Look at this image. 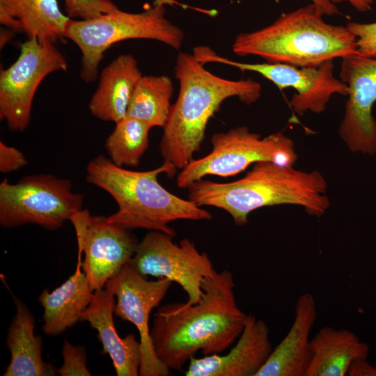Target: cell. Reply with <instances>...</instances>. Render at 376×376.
<instances>
[{
    "instance_id": "484cf974",
    "label": "cell",
    "mask_w": 376,
    "mask_h": 376,
    "mask_svg": "<svg viewBox=\"0 0 376 376\" xmlns=\"http://www.w3.org/2000/svg\"><path fill=\"white\" fill-rule=\"evenodd\" d=\"M63 364L56 372L61 376H90L85 349L65 340L62 347Z\"/></svg>"
},
{
    "instance_id": "5bb4252c",
    "label": "cell",
    "mask_w": 376,
    "mask_h": 376,
    "mask_svg": "<svg viewBox=\"0 0 376 376\" xmlns=\"http://www.w3.org/2000/svg\"><path fill=\"white\" fill-rule=\"evenodd\" d=\"M340 79L347 86L338 134L353 152L376 155V58L353 54L343 57Z\"/></svg>"
},
{
    "instance_id": "8fae6325",
    "label": "cell",
    "mask_w": 376,
    "mask_h": 376,
    "mask_svg": "<svg viewBox=\"0 0 376 376\" xmlns=\"http://www.w3.org/2000/svg\"><path fill=\"white\" fill-rule=\"evenodd\" d=\"M128 264L145 277L175 282L186 292L189 304L199 301L204 279L215 271L207 253L198 251L191 240L176 244L172 236L158 230H150L138 243Z\"/></svg>"
},
{
    "instance_id": "2e32d148",
    "label": "cell",
    "mask_w": 376,
    "mask_h": 376,
    "mask_svg": "<svg viewBox=\"0 0 376 376\" xmlns=\"http://www.w3.org/2000/svg\"><path fill=\"white\" fill-rule=\"evenodd\" d=\"M317 313L314 297L309 293L299 295L288 332L256 376H307L311 357L310 334Z\"/></svg>"
},
{
    "instance_id": "f546056e",
    "label": "cell",
    "mask_w": 376,
    "mask_h": 376,
    "mask_svg": "<svg viewBox=\"0 0 376 376\" xmlns=\"http://www.w3.org/2000/svg\"><path fill=\"white\" fill-rule=\"evenodd\" d=\"M334 4L349 3L355 10L361 13L369 11L375 0H329Z\"/></svg>"
},
{
    "instance_id": "30bf717a",
    "label": "cell",
    "mask_w": 376,
    "mask_h": 376,
    "mask_svg": "<svg viewBox=\"0 0 376 376\" xmlns=\"http://www.w3.org/2000/svg\"><path fill=\"white\" fill-rule=\"evenodd\" d=\"M67 61L55 43L36 38L20 45L19 55L0 72V118L14 131L29 125L34 96L43 79L52 72L65 71Z\"/></svg>"
},
{
    "instance_id": "ba28073f",
    "label": "cell",
    "mask_w": 376,
    "mask_h": 376,
    "mask_svg": "<svg viewBox=\"0 0 376 376\" xmlns=\"http://www.w3.org/2000/svg\"><path fill=\"white\" fill-rule=\"evenodd\" d=\"M84 196L72 182L50 174L24 176L0 184V224L12 228L28 224L56 230L81 211Z\"/></svg>"
},
{
    "instance_id": "4316f807",
    "label": "cell",
    "mask_w": 376,
    "mask_h": 376,
    "mask_svg": "<svg viewBox=\"0 0 376 376\" xmlns=\"http://www.w3.org/2000/svg\"><path fill=\"white\" fill-rule=\"evenodd\" d=\"M346 26L357 38L358 54L366 57L376 58V22H349Z\"/></svg>"
},
{
    "instance_id": "d4e9b609",
    "label": "cell",
    "mask_w": 376,
    "mask_h": 376,
    "mask_svg": "<svg viewBox=\"0 0 376 376\" xmlns=\"http://www.w3.org/2000/svg\"><path fill=\"white\" fill-rule=\"evenodd\" d=\"M66 15L73 19H90L118 8L113 0H63Z\"/></svg>"
},
{
    "instance_id": "d6986e66",
    "label": "cell",
    "mask_w": 376,
    "mask_h": 376,
    "mask_svg": "<svg viewBox=\"0 0 376 376\" xmlns=\"http://www.w3.org/2000/svg\"><path fill=\"white\" fill-rule=\"evenodd\" d=\"M71 18L57 0H0V23L13 32L56 43L65 38Z\"/></svg>"
},
{
    "instance_id": "4dcf8cb0",
    "label": "cell",
    "mask_w": 376,
    "mask_h": 376,
    "mask_svg": "<svg viewBox=\"0 0 376 376\" xmlns=\"http://www.w3.org/2000/svg\"><path fill=\"white\" fill-rule=\"evenodd\" d=\"M311 1L320 9L324 15L331 16L340 14L336 5L332 3L329 0H311Z\"/></svg>"
},
{
    "instance_id": "7402d4cb",
    "label": "cell",
    "mask_w": 376,
    "mask_h": 376,
    "mask_svg": "<svg viewBox=\"0 0 376 376\" xmlns=\"http://www.w3.org/2000/svg\"><path fill=\"white\" fill-rule=\"evenodd\" d=\"M307 376H345L356 359L367 358L369 346L345 329L324 327L311 338Z\"/></svg>"
},
{
    "instance_id": "f1b7e54d",
    "label": "cell",
    "mask_w": 376,
    "mask_h": 376,
    "mask_svg": "<svg viewBox=\"0 0 376 376\" xmlns=\"http://www.w3.org/2000/svg\"><path fill=\"white\" fill-rule=\"evenodd\" d=\"M347 375L350 376H376V367L371 365L367 358L354 361L350 365Z\"/></svg>"
},
{
    "instance_id": "7a4b0ae2",
    "label": "cell",
    "mask_w": 376,
    "mask_h": 376,
    "mask_svg": "<svg viewBox=\"0 0 376 376\" xmlns=\"http://www.w3.org/2000/svg\"><path fill=\"white\" fill-rule=\"evenodd\" d=\"M175 75L179 93L163 127L159 150L164 162L182 169L201 149L207 123L223 102L236 97L250 105L261 96V84L252 79L231 80L205 68L193 55L180 52Z\"/></svg>"
},
{
    "instance_id": "44dd1931",
    "label": "cell",
    "mask_w": 376,
    "mask_h": 376,
    "mask_svg": "<svg viewBox=\"0 0 376 376\" xmlns=\"http://www.w3.org/2000/svg\"><path fill=\"white\" fill-rule=\"evenodd\" d=\"M13 297L16 311L6 338L10 360L3 375H55L56 368L42 359V342L34 334L35 320L32 313L22 301Z\"/></svg>"
},
{
    "instance_id": "4fadbf2b",
    "label": "cell",
    "mask_w": 376,
    "mask_h": 376,
    "mask_svg": "<svg viewBox=\"0 0 376 376\" xmlns=\"http://www.w3.org/2000/svg\"><path fill=\"white\" fill-rule=\"evenodd\" d=\"M77 236L78 255L84 253L82 269L94 291L129 263L138 242L130 230L110 223L107 217L91 216L82 210L70 219Z\"/></svg>"
},
{
    "instance_id": "9c48e42d",
    "label": "cell",
    "mask_w": 376,
    "mask_h": 376,
    "mask_svg": "<svg viewBox=\"0 0 376 376\" xmlns=\"http://www.w3.org/2000/svg\"><path fill=\"white\" fill-rule=\"evenodd\" d=\"M193 55L202 64L214 63L234 67L242 71L256 72L280 89L292 88L295 92L290 106L299 116L311 111L320 114L334 94L347 95V86L334 75V60L315 67H297L283 63H249L230 60L217 54L207 46H197Z\"/></svg>"
},
{
    "instance_id": "ac0fdd59",
    "label": "cell",
    "mask_w": 376,
    "mask_h": 376,
    "mask_svg": "<svg viewBox=\"0 0 376 376\" xmlns=\"http://www.w3.org/2000/svg\"><path fill=\"white\" fill-rule=\"evenodd\" d=\"M137 61L121 54L101 72L97 88L90 100L91 114L115 123L127 116L134 88L142 77Z\"/></svg>"
},
{
    "instance_id": "603a6c76",
    "label": "cell",
    "mask_w": 376,
    "mask_h": 376,
    "mask_svg": "<svg viewBox=\"0 0 376 376\" xmlns=\"http://www.w3.org/2000/svg\"><path fill=\"white\" fill-rule=\"evenodd\" d=\"M173 92L171 79L166 75H143L138 81L127 113L152 127H164L170 115Z\"/></svg>"
},
{
    "instance_id": "8992f818",
    "label": "cell",
    "mask_w": 376,
    "mask_h": 376,
    "mask_svg": "<svg viewBox=\"0 0 376 376\" xmlns=\"http://www.w3.org/2000/svg\"><path fill=\"white\" fill-rule=\"evenodd\" d=\"M165 0H157L139 13L118 9L90 19L69 21L65 38L72 41L81 53L80 77L95 81L105 52L113 45L130 39H148L161 42L179 49L183 31L165 16Z\"/></svg>"
},
{
    "instance_id": "3957f363",
    "label": "cell",
    "mask_w": 376,
    "mask_h": 376,
    "mask_svg": "<svg viewBox=\"0 0 376 376\" xmlns=\"http://www.w3.org/2000/svg\"><path fill=\"white\" fill-rule=\"evenodd\" d=\"M187 189L192 202L224 210L237 226L245 225L251 212L264 207L296 205L309 215L320 217L330 205L327 181L320 172L269 162L254 164L243 178L235 181L201 179Z\"/></svg>"
},
{
    "instance_id": "5b68a950",
    "label": "cell",
    "mask_w": 376,
    "mask_h": 376,
    "mask_svg": "<svg viewBox=\"0 0 376 376\" xmlns=\"http://www.w3.org/2000/svg\"><path fill=\"white\" fill-rule=\"evenodd\" d=\"M323 15L313 3L283 13L268 26L238 34L233 52L297 67H315L359 54L355 36L346 26L327 23Z\"/></svg>"
},
{
    "instance_id": "9a60e30c",
    "label": "cell",
    "mask_w": 376,
    "mask_h": 376,
    "mask_svg": "<svg viewBox=\"0 0 376 376\" xmlns=\"http://www.w3.org/2000/svg\"><path fill=\"white\" fill-rule=\"evenodd\" d=\"M273 347L267 323L247 315L244 327L235 345L226 354H212L190 359L186 376H256Z\"/></svg>"
},
{
    "instance_id": "52a82bcc",
    "label": "cell",
    "mask_w": 376,
    "mask_h": 376,
    "mask_svg": "<svg viewBox=\"0 0 376 376\" xmlns=\"http://www.w3.org/2000/svg\"><path fill=\"white\" fill-rule=\"evenodd\" d=\"M212 148L207 155L192 159L179 173L177 186L187 189L207 175L228 178L245 171L260 162L292 166L297 159L294 141L281 132L265 137L246 126L214 134Z\"/></svg>"
},
{
    "instance_id": "ffe728a7",
    "label": "cell",
    "mask_w": 376,
    "mask_h": 376,
    "mask_svg": "<svg viewBox=\"0 0 376 376\" xmlns=\"http://www.w3.org/2000/svg\"><path fill=\"white\" fill-rule=\"evenodd\" d=\"M94 290L82 269L78 256L75 272L61 285L42 291L39 301L43 308V331L49 336L61 335L80 321L81 315L91 304Z\"/></svg>"
},
{
    "instance_id": "6da1fadb",
    "label": "cell",
    "mask_w": 376,
    "mask_h": 376,
    "mask_svg": "<svg viewBox=\"0 0 376 376\" xmlns=\"http://www.w3.org/2000/svg\"><path fill=\"white\" fill-rule=\"evenodd\" d=\"M195 304L174 303L158 308L150 329L158 359L169 369L181 370L201 351L220 354L240 336L247 318L237 306L233 274L214 271L202 284Z\"/></svg>"
},
{
    "instance_id": "e0dca14e",
    "label": "cell",
    "mask_w": 376,
    "mask_h": 376,
    "mask_svg": "<svg viewBox=\"0 0 376 376\" xmlns=\"http://www.w3.org/2000/svg\"><path fill=\"white\" fill-rule=\"evenodd\" d=\"M116 301L107 288L94 292L93 299L81 315L80 321H86L97 331L102 353L110 357L117 376H138L141 362V346L133 334L121 338L114 321Z\"/></svg>"
},
{
    "instance_id": "cb8c5ba5",
    "label": "cell",
    "mask_w": 376,
    "mask_h": 376,
    "mask_svg": "<svg viewBox=\"0 0 376 376\" xmlns=\"http://www.w3.org/2000/svg\"><path fill=\"white\" fill-rule=\"evenodd\" d=\"M148 123L126 116L116 123L107 137L105 148L111 161L118 166H137L149 146Z\"/></svg>"
},
{
    "instance_id": "83f0119b",
    "label": "cell",
    "mask_w": 376,
    "mask_h": 376,
    "mask_svg": "<svg viewBox=\"0 0 376 376\" xmlns=\"http://www.w3.org/2000/svg\"><path fill=\"white\" fill-rule=\"evenodd\" d=\"M24 155L18 149L0 141V171L8 173L27 164Z\"/></svg>"
},
{
    "instance_id": "7c38bea8",
    "label": "cell",
    "mask_w": 376,
    "mask_h": 376,
    "mask_svg": "<svg viewBox=\"0 0 376 376\" xmlns=\"http://www.w3.org/2000/svg\"><path fill=\"white\" fill-rule=\"evenodd\" d=\"M173 282L165 278L148 281L128 263L106 283L116 297L114 315L133 324L141 346V376H167L171 372L157 358L151 342L149 319L166 297Z\"/></svg>"
},
{
    "instance_id": "277c9868",
    "label": "cell",
    "mask_w": 376,
    "mask_h": 376,
    "mask_svg": "<svg viewBox=\"0 0 376 376\" xmlns=\"http://www.w3.org/2000/svg\"><path fill=\"white\" fill-rule=\"evenodd\" d=\"M175 171L164 162L149 171H130L100 155L88 164L86 179L108 192L117 203L118 210L107 217L110 223L128 230L162 231L173 237L175 232L169 223L212 217L210 212L191 200L180 198L161 185L157 176L165 173L173 177Z\"/></svg>"
},
{
    "instance_id": "1f68e13d",
    "label": "cell",
    "mask_w": 376,
    "mask_h": 376,
    "mask_svg": "<svg viewBox=\"0 0 376 376\" xmlns=\"http://www.w3.org/2000/svg\"><path fill=\"white\" fill-rule=\"evenodd\" d=\"M11 30L8 29V31H6V34L5 32H3V35L1 36V47H2V46H3L11 38Z\"/></svg>"
}]
</instances>
